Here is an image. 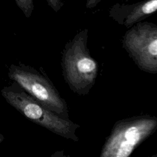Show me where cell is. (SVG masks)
<instances>
[{"label": "cell", "instance_id": "1", "mask_svg": "<svg viewBox=\"0 0 157 157\" xmlns=\"http://www.w3.org/2000/svg\"><path fill=\"white\" fill-rule=\"evenodd\" d=\"M88 30L77 33L63 51L62 69L64 80L70 89L79 95L88 94L95 83L98 65L90 55Z\"/></svg>", "mask_w": 157, "mask_h": 157}, {"label": "cell", "instance_id": "2", "mask_svg": "<svg viewBox=\"0 0 157 157\" xmlns=\"http://www.w3.org/2000/svg\"><path fill=\"white\" fill-rule=\"evenodd\" d=\"M6 101L31 121L67 139L77 142L75 134L80 126L63 118L29 94L17 83L13 82L1 91Z\"/></svg>", "mask_w": 157, "mask_h": 157}, {"label": "cell", "instance_id": "3", "mask_svg": "<svg viewBox=\"0 0 157 157\" xmlns=\"http://www.w3.org/2000/svg\"><path fill=\"white\" fill-rule=\"evenodd\" d=\"M8 76L51 111L63 118L69 119L66 102L45 73L19 63L9 66Z\"/></svg>", "mask_w": 157, "mask_h": 157}, {"label": "cell", "instance_id": "4", "mask_svg": "<svg viewBox=\"0 0 157 157\" xmlns=\"http://www.w3.org/2000/svg\"><path fill=\"white\" fill-rule=\"evenodd\" d=\"M157 126V121L133 117L117 121L107 137L101 157H128Z\"/></svg>", "mask_w": 157, "mask_h": 157}, {"label": "cell", "instance_id": "5", "mask_svg": "<svg viewBox=\"0 0 157 157\" xmlns=\"http://www.w3.org/2000/svg\"><path fill=\"white\" fill-rule=\"evenodd\" d=\"M123 46L138 66L148 71H157V27L139 23L128 31Z\"/></svg>", "mask_w": 157, "mask_h": 157}, {"label": "cell", "instance_id": "6", "mask_svg": "<svg viewBox=\"0 0 157 157\" xmlns=\"http://www.w3.org/2000/svg\"><path fill=\"white\" fill-rule=\"evenodd\" d=\"M157 11V0H147L134 7L126 16L124 25L129 26L140 19Z\"/></svg>", "mask_w": 157, "mask_h": 157}, {"label": "cell", "instance_id": "7", "mask_svg": "<svg viewBox=\"0 0 157 157\" xmlns=\"http://www.w3.org/2000/svg\"><path fill=\"white\" fill-rule=\"evenodd\" d=\"M18 7L27 18H29L34 9L33 0H15Z\"/></svg>", "mask_w": 157, "mask_h": 157}, {"label": "cell", "instance_id": "8", "mask_svg": "<svg viewBox=\"0 0 157 157\" xmlns=\"http://www.w3.org/2000/svg\"><path fill=\"white\" fill-rule=\"evenodd\" d=\"M47 1L48 4L55 12H58L62 6L61 0H47Z\"/></svg>", "mask_w": 157, "mask_h": 157}]
</instances>
